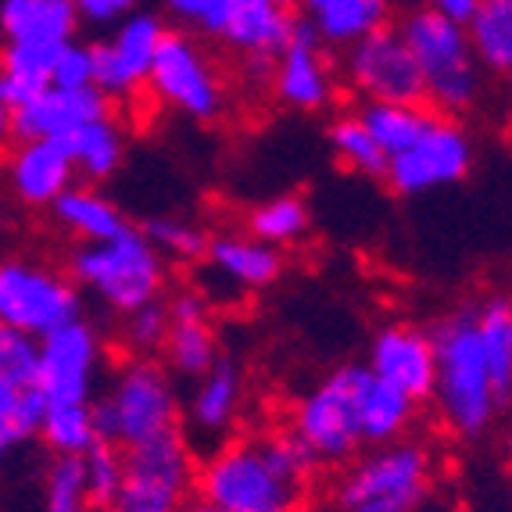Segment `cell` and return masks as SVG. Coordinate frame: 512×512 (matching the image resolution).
Instances as JSON below:
<instances>
[{"instance_id": "obj_29", "label": "cell", "mask_w": 512, "mask_h": 512, "mask_svg": "<svg viewBox=\"0 0 512 512\" xmlns=\"http://www.w3.org/2000/svg\"><path fill=\"white\" fill-rule=\"evenodd\" d=\"M355 115H359L366 133L376 140V147L387 158H394V154H402L405 147L416 144L419 133L434 119V111L427 104H380V101H362V108Z\"/></svg>"}, {"instance_id": "obj_39", "label": "cell", "mask_w": 512, "mask_h": 512, "mask_svg": "<svg viewBox=\"0 0 512 512\" xmlns=\"http://www.w3.org/2000/svg\"><path fill=\"white\" fill-rule=\"evenodd\" d=\"M51 86L58 90H83V86H94V51L83 47V43H65L54 58Z\"/></svg>"}, {"instance_id": "obj_44", "label": "cell", "mask_w": 512, "mask_h": 512, "mask_svg": "<svg viewBox=\"0 0 512 512\" xmlns=\"http://www.w3.org/2000/svg\"><path fill=\"white\" fill-rule=\"evenodd\" d=\"M505 455H509V466H512V427H509V437H505Z\"/></svg>"}, {"instance_id": "obj_10", "label": "cell", "mask_w": 512, "mask_h": 512, "mask_svg": "<svg viewBox=\"0 0 512 512\" xmlns=\"http://www.w3.org/2000/svg\"><path fill=\"white\" fill-rule=\"evenodd\" d=\"M147 94L194 122H215L226 108V83L212 54L183 29H165L147 76Z\"/></svg>"}, {"instance_id": "obj_38", "label": "cell", "mask_w": 512, "mask_h": 512, "mask_svg": "<svg viewBox=\"0 0 512 512\" xmlns=\"http://www.w3.org/2000/svg\"><path fill=\"white\" fill-rule=\"evenodd\" d=\"M86 462V484H90V502L97 509L111 502V495L119 491V480H122V452L115 444H94L90 452L83 455Z\"/></svg>"}, {"instance_id": "obj_26", "label": "cell", "mask_w": 512, "mask_h": 512, "mask_svg": "<svg viewBox=\"0 0 512 512\" xmlns=\"http://www.w3.org/2000/svg\"><path fill=\"white\" fill-rule=\"evenodd\" d=\"M51 215L61 230L72 233L79 244H101V240L119 237L129 222L119 212L115 201L101 194L97 187H69L65 194L51 205Z\"/></svg>"}, {"instance_id": "obj_35", "label": "cell", "mask_w": 512, "mask_h": 512, "mask_svg": "<svg viewBox=\"0 0 512 512\" xmlns=\"http://www.w3.org/2000/svg\"><path fill=\"white\" fill-rule=\"evenodd\" d=\"M147 240H151L162 258H180V262H197L208 251V233L201 226L176 215H162V219L147 222Z\"/></svg>"}, {"instance_id": "obj_41", "label": "cell", "mask_w": 512, "mask_h": 512, "mask_svg": "<svg viewBox=\"0 0 512 512\" xmlns=\"http://www.w3.org/2000/svg\"><path fill=\"white\" fill-rule=\"evenodd\" d=\"M427 8H434V11H441V15H448V18H455V22H470V15L477 11V4L480 0H423Z\"/></svg>"}, {"instance_id": "obj_9", "label": "cell", "mask_w": 512, "mask_h": 512, "mask_svg": "<svg viewBox=\"0 0 512 512\" xmlns=\"http://www.w3.org/2000/svg\"><path fill=\"white\" fill-rule=\"evenodd\" d=\"M197 495V455L183 430L122 452V480L104 512H183Z\"/></svg>"}, {"instance_id": "obj_21", "label": "cell", "mask_w": 512, "mask_h": 512, "mask_svg": "<svg viewBox=\"0 0 512 512\" xmlns=\"http://www.w3.org/2000/svg\"><path fill=\"white\" fill-rule=\"evenodd\" d=\"M240 409H244V373L233 359H219L205 376L194 380L187 402L190 434L222 444L237 427Z\"/></svg>"}, {"instance_id": "obj_27", "label": "cell", "mask_w": 512, "mask_h": 512, "mask_svg": "<svg viewBox=\"0 0 512 512\" xmlns=\"http://www.w3.org/2000/svg\"><path fill=\"white\" fill-rule=\"evenodd\" d=\"M58 51L61 47H43V43H4L0 47V90L11 108L33 101L51 86Z\"/></svg>"}, {"instance_id": "obj_11", "label": "cell", "mask_w": 512, "mask_h": 512, "mask_svg": "<svg viewBox=\"0 0 512 512\" xmlns=\"http://www.w3.org/2000/svg\"><path fill=\"white\" fill-rule=\"evenodd\" d=\"M473 169V140L455 119L434 115L412 147L387 158V187L398 197H419L452 187Z\"/></svg>"}, {"instance_id": "obj_43", "label": "cell", "mask_w": 512, "mask_h": 512, "mask_svg": "<svg viewBox=\"0 0 512 512\" xmlns=\"http://www.w3.org/2000/svg\"><path fill=\"white\" fill-rule=\"evenodd\" d=\"M183 512H222V509H215V505L212 502H205V498H190V502H187V509H183Z\"/></svg>"}, {"instance_id": "obj_40", "label": "cell", "mask_w": 512, "mask_h": 512, "mask_svg": "<svg viewBox=\"0 0 512 512\" xmlns=\"http://www.w3.org/2000/svg\"><path fill=\"white\" fill-rule=\"evenodd\" d=\"M79 11V22H90V26H111V22H122L137 11L140 0H72Z\"/></svg>"}, {"instance_id": "obj_19", "label": "cell", "mask_w": 512, "mask_h": 512, "mask_svg": "<svg viewBox=\"0 0 512 512\" xmlns=\"http://www.w3.org/2000/svg\"><path fill=\"white\" fill-rule=\"evenodd\" d=\"M165 308H169V337L162 344L165 369L176 376H187V380L205 376L222 359L205 294L180 291Z\"/></svg>"}, {"instance_id": "obj_6", "label": "cell", "mask_w": 512, "mask_h": 512, "mask_svg": "<svg viewBox=\"0 0 512 512\" xmlns=\"http://www.w3.org/2000/svg\"><path fill=\"white\" fill-rule=\"evenodd\" d=\"M434 491V455L423 441L369 448L344 466L330 491V512H416Z\"/></svg>"}, {"instance_id": "obj_16", "label": "cell", "mask_w": 512, "mask_h": 512, "mask_svg": "<svg viewBox=\"0 0 512 512\" xmlns=\"http://www.w3.org/2000/svg\"><path fill=\"white\" fill-rule=\"evenodd\" d=\"M269 86H273V97L283 108L305 111V115L333 104L337 79H333L330 58H326V47L319 43V36L305 22L294 26L291 43L276 54Z\"/></svg>"}, {"instance_id": "obj_2", "label": "cell", "mask_w": 512, "mask_h": 512, "mask_svg": "<svg viewBox=\"0 0 512 512\" xmlns=\"http://www.w3.org/2000/svg\"><path fill=\"white\" fill-rule=\"evenodd\" d=\"M412 419V398L376 380L369 366L351 362L301 394L291 412V430L319 466H348L362 448L402 441Z\"/></svg>"}, {"instance_id": "obj_3", "label": "cell", "mask_w": 512, "mask_h": 512, "mask_svg": "<svg viewBox=\"0 0 512 512\" xmlns=\"http://www.w3.org/2000/svg\"><path fill=\"white\" fill-rule=\"evenodd\" d=\"M319 473L291 427L226 437L197 462V498L222 512H308Z\"/></svg>"}, {"instance_id": "obj_5", "label": "cell", "mask_w": 512, "mask_h": 512, "mask_svg": "<svg viewBox=\"0 0 512 512\" xmlns=\"http://www.w3.org/2000/svg\"><path fill=\"white\" fill-rule=\"evenodd\" d=\"M180 394L158 359H126L94 398V423L104 444L119 452L180 430Z\"/></svg>"}, {"instance_id": "obj_8", "label": "cell", "mask_w": 512, "mask_h": 512, "mask_svg": "<svg viewBox=\"0 0 512 512\" xmlns=\"http://www.w3.org/2000/svg\"><path fill=\"white\" fill-rule=\"evenodd\" d=\"M83 319V298L69 273L26 255H0V326L43 341Z\"/></svg>"}, {"instance_id": "obj_18", "label": "cell", "mask_w": 512, "mask_h": 512, "mask_svg": "<svg viewBox=\"0 0 512 512\" xmlns=\"http://www.w3.org/2000/svg\"><path fill=\"white\" fill-rule=\"evenodd\" d=\"M111 101L97 90V86H83V90H58L47 86L40 97L18 104L11 129H15V144L26 140H65L79 133L83 126L97 119H108Z\"/></svg>"}, {"instance_id": "obj_24", "label": "cell", "mask_w": 512, "mask_h": 512, "mask_svg": "<svg viewBox=\"0 0 512 512\" xmlns=\"http://www.w3.org/2000/svg\"><path fill=\"white\" fill-rule=\"evenodd\" d=\"M294 26H298V18L291 15V8H283L276 0H237L230 26H226L219 43L244 54V58L276 61V54L291 43Z\"/></svg>"}, {"instance_id": "obj_14", "label": "cell", "mask_w": 512, "mask_h": 512, "mask_svg": "<svg viewBox=\"0 0 512 512\" xmlns=\"http://www.w3.org/2000/svg\"><path fill=\"white\" fill-rule=\"evenodd\" d=\"M165 36V22L151 11H133L94 43V86L108 101H126L147 90L154 54Z\"/></svg>"}, {"instance_id": "obj_45", "label": "cell", "mask_w": 512, "mask_h": 512, "mask_svg": "<svg viewBox=\"0 0 512 512\" xmlns=\"http://www.w3.org/2000/svg\"><path fill=\"white\" fill-rule=\"evenodd\" d=\"M276 4H283V8H301V0H276Z\"/></svg>"}, {"instance_id": "obj_22", "label": "cell", "mask_w": 512, "mask_h": 512, "mask_svg": "<svg viewBox=\"0 0 512 512\" xmlns=\"http://www.w3.org/2000/svg\"><path fill=\"white\" fill-rule=\"evenodd\" d=\"M391 0H301V22L323 47H355L366 36L391 26Z\"/></svg>"}, {"instance_id": "obj_36", "label": "cell", "mask_w": 512, "mask_h": 512, "mask_svg": "<svg viewBox=\"0 0 512 512\" xmlns=\"http://www.w3.org/2000/svg\"><path fill=\"white\" fill-rule=\"evenodd\" d=\"M233 4L237 0H165V11L183 33L222 40V33L230 26Z\"/></svg>"}, {"instance_id": "obj_7", "label": "cell", "mask_w": 512, "mask_h": 512, "mask_svg": "<svg viewBox=\"0 0 512 512\" xmlns=\"http://www.w3.org/2000/svg\"><path fill=\"white\" fill-rule=\"evenodd\" d=\"M69 276L79 291L94 294L108 312L129 316L137 308L162 301L165 258L144 230H126L101 244H79L69 258Z\"/></svg>"}, {"instance_id": "obj_1", "label": "cell", "mask_w": 512, "mask_h": 512, "mask_svg": "<svg viewBox=\"0 0 512 512\" xmlns=\"http://www.w3.org/2000/svg\"><path fill=\"white\" fill-rule=\"evenodd\" d=\"M434 405L444 430L477 441L512 409V298L487 294L452 308L430 330Z\"/></svg>"}, {"instance_id": "obj_15", "label": "cell", "mask_w": 512, "mask_h": 512, "mask_svg": "<svg viewBox=\"0 0 512 512\" xmlns=\"http://www.w3.org/2000/svg\"><path fill=\"white\" fill-rule=\"evenodd\" d=\"M43 405L36 387V341L0 326V462L40 434Z\"/></svg>"}, {"instance_id": "obj_20", "label": "cell", "mask_w": 512, "mask_h": 512, "mask_svg": "<svg viewBox=\"0 0 512 512\" xmlns=\"http://www.w3.org/2000/svg\"><path fill=\"white\" fill-rule=\"evenodd\" d=\"M11 194L29 208H51L69 187H76V165L58 140H26L8 154Z\"/></svg>"}, {"instance_id": "obj_4", "label": "cell", "mask_w": 512, "mask_h": 512, "mask_svg": "<svg viewBox=\"0 0 512 512\" xmlns=\"http://www.w3.org/2000/svg\"><path fill=\"white\" fill-rule=\"evenodd\" d=\"M394 29L402 33L405 47L416 58L419 76H423V104H430L434 115L455 119L462 111L477 108L484 94V69L462 22L423 4L409 11L402 26Z\"/></svg>"}, {"instance_id": "obj_42", "label": "cell", "mask_w": 512, "mask_h": 512, "mask_svg": "<svg viewBox=\"0 0 512 512\" xmlns=\"http://www.w3.org/2000/svg\"><path fill=\"white\" fill-rule=\"evenodd\" d=\"M11 119H15V108L8 104V97H4V90H0V151L15 140V129H11Z\"/></svg>"}, {"instance_id": "obj_30", "label": "cell", "mask_w": 512, "mask_h": 512, "mask_svg": "<svg viewBox=\"0 0 512 512\" xmlns=\"http://www.w3.org/2000/svg\"><path fill=\"white\" fill-rule=\"evenodd\" d=\"M65 151H69L72 165H76V176H83L90 187L101 180H108L111 172L122 165V154H126V140H122V129L108 119H97L90 126H83L79 133H72L65 140Z\"/></svg>"}, {"instance_id": "obj_25", "label": "cell", "mask_w": 512, "mask_h": 512, "mask_svg": "<svg viewBox=\"0 0 512 512\" xmlns=\"http://www.w3.org/2000/svg\"><path fill=\"white\" fill-rule=\"evenodd\" d=\"M79 11L72 0H0L4 43H43L65 47L76 40Z\"/></svg>"}, {"instance_id": "obj_46", "label": "cell", "mask_w": 512, "mask_h": 512, "mask_svg": "<svg viewBox=\"0 0 512 512\" xmlns=\"http://www.w3.org/2000/svg\"><path fill=\"white\" fill-rule=\"evenodd\" d=\"M76 512H104V509H97V505H83V509H76Z\"/></svg>"}, {"instance_id": "obj_32", "label": "cell", "mask_w": 512, "mask_h": 512, "mask_svg": "<svg viewBox=\"0 0 512 512\" xmlns=\"http://www.w3.org/2000/svg\"><path fill=\"white\" fill-rule=\"evenodd\" d=\"M312 230V215H308L305 197L298 194H276L262 205L251 208L248 215V233L269 248H294L308 237Z\"/></svg>"}, {"instance_id": "obj_13", "label": "cell", "mask_w": 512, "mask_h": 512, "mask_svg": "<svg viewBox=\"0 0 512 512\" xmlns=\"http://www.w3.org/2000/svg\"><path fill=\"white\" fill-rule=\"evenodd\" d=\"M344 76H348L351 90L362 101H380V104H423V76L405 47L402 33L394 26L380 29V33L366 36L355 47H348L344 58Z\"/></svg>"}, {"instance_id": "obj_28", "label": "cell", "mask_w": 512, "mask_h": 512, "mask_svg": "<svg viewBox=\"0 0 512 512\" xmlns=\"http://www.w3.org/2000/svg\"><path fill=\"white\" fill-rule=\"evenodd\" d=\"M480 69L512 79V0H480L466 22Z\"/></svg>"}, {"instance_id": "obj_33", "label": "cell", "mask_w": 512, "mask_h": 512, "mask_svg": "<svg viewBox=\"0 0 512 512\" xmlns=\"http://www.w3.org/2000/svg\"><path fill=\"white\" fill-rule=\"evenodd\" d=\"M326 140H330L333 158L348 172L366 176V180H384L387 176V154L376 147V140L366 133L359 115H337V119L330 122Z\"/></svg>"}, {"instance_id": "obj_12", "label": "cell", "mask_w": 512, "mask_h": 512, "mask_svg": "<svg viewBox=\"0 0 512 512\" xmlns=\"http://www.w3.org/2000/svg\"><path fill=\"white\" fill-rule=\"evenodd\" d=\"M104 373V341L94 323L76 319L36 341V387L43 402H94Z\"/></svg>"}, {"instance_id": "obj_31", "label": "cell", "mask_w": 512, "mask_h": 512, "mask_svg": "<svg viewBox=\"0 0 512 512\" xmlns=\"http://www.w3.org/2000/svg\"><path fill=\"white\" fill-rule=\"evenodd\" d=\"M36 437L51 448V455H86L94 444H101L94 402H47Z\"/></svg>"}, {"instance_id": "obj_23", "label": "cell", "mask_w": 512, "mask_h": 512, "mask_svg": "<svg viewBox=\"0 0 512 512\" xmlns=\"http://www.w3.org/2000/svg\"><path fill=\"white\" fill-rule=\"evenodd\" d=\"M212 273L237 291H265L283 273V255L251 233H219L208 237L205 251Z\"/></svg>"}, {"instance_id": "obj_37", "label": "cell", "mask_w": 512, "mask_h": 512, "mask_svg": "<svg viewBox=\"0 0 512 512\" xmlns=\"http://www.w3.org/2000/svg\"><path fill=\"white\" fill-rule=\"evenodd\" d=\"M165 337H169V308L162 301H151V305L122 316V344H126L129 359H151L154 351H162Z\"/></svg>"}, {"instance_id": "obj_17", "label": "cell", "mask_w": 512, "mask_h": 512, "mask_svg": "<svg viewBox=\"0 0 512 512\" xmlns=\"http://www.w3.org/2000/svg\"><path fill=\"white\" fill-rule=\"evenodd\" d=\"M369 373L376 380L391 384L394 391H402L412 402H430L434 394V341L430 330H419L412 323H387L373 333L369 344Z\"/></svg>"}, {"instance_id": "obj_34", "label": "cell", "mask_w": 512, "mask_h": 512, "mask_svg": "<svg viewBox=\"0 0 512 512\" xmlns=\"http://www.w3.org/2000/svg\"><path fill=\"white\" fill-rule=\"evenodd\" d=\"M43 505L47 512H76L90 502L83 455H51L43 470Z\"/></svg>"}]
</instances>
